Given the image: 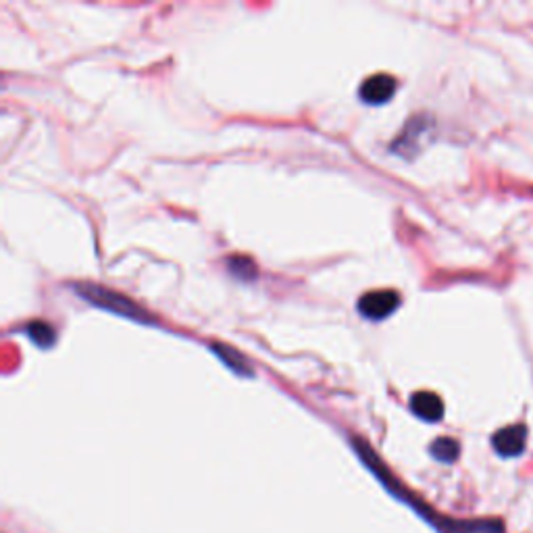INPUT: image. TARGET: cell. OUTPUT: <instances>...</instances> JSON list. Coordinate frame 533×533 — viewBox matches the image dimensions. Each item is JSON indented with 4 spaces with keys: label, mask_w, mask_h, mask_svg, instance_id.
I'll return each mask as SVG.
<instances>
[{
    "label": "cell",
    "mask_w": 533,
    "mask_h": 533,
    "mask_svg": "<svg viewBox=\"0 0 533 533\" xmlns=\"http://www.w3.org/2000/svg\"><path fill=\"white\" fill-rule=\"evenodd\" d=\"M78 292L86 298L88 302L97 304V307H100V309L125 315V317H130V319L148 323V319H144V317H148V315H146L142 309H138L136 304H131L128 298H123L122 294H115V292L105 290V288H98V285H84V288H78Z\"/></svg>",
    "instance_id": "6da1fadb"
},
{
    "label": "cell",
    "mask_w": 533,
    "mask_h": 533,
    "mask_svg": "<svg viewBox=\"0 0 533 533\" xmlns=\"http://www.w3.org/2000/svg\"><path fill=\"white\" fill-rule=\"evenodd\" d=\"M400 307V296L394 290H376L367 292L360 296L359 300V313L365 319L382 321L385 317H390Z\"/></svg>",
    "instance_id": "7a4b0ae2"
},
{
    "label": "cell",
    "mask_w": 533,
    "mask_h": 533,
    "mask_svg": "<svg viewBox=\"0 0 533 533\" xmlns=\"http://www.w3.org/2000/svg\"><path fill=\"white\" fill-rule=\"evenodd\" d=\"M396 80L388 73H377L360 84V100L367 105H384L396 94Z\"/></svg>",
    "instance_id": "3957f363"
},
{
    "label": "cell",
    "mask_w": 533,
    "mask_h": 533,
    "mask_svg": "<svg viewBox=\"0 0 533 533\" xmlns=\"http://www.w3.org/2000/svg\"><path fill=\"white\" fill-rule=\"evenodd\" d=\"M525 442H528V427L525 425H511V427L496 431V436L492 437L494 450L500 456H509V459L523 454Z\"/></svg>",
    "instance_id": "277c9868"
},
{
    "label": "cell",
    "mask_w": 533,
    "mask_h": 533,
    "mask_svg": "<svg viewBox=\"0 0 533 533\" xmlns=\"http://www.w3.org/2000/svg\"><path fill=\"white\" fill-rule=\"evenodd\" d=\"M410 409L419 419L429 423L440 421L444 417V402L434 392H417V394L410 398Z\"/></svg>",
    "instance_id": "5b68a950"
},
{
    "label": "cell",
    "mask_w": 533,
    "mask_h": 533,
    "mask_svg": "<svg viewBox=\"0 0 533 533\" xmlns=\"http://www.w3.org/2000/svg\"><path fill=\"white\" fill-rule=\"evenodd\" d=\"M442 533H504L496 519H475V521H442Z\"/></svg>",
    "instance_id": "8992f818"
},
{
    "label": "cell",
    "mask_w": 533,
    "mask_h": 533,
    "mask_svg": "<svg viewBox=\"0 0 533 533\" xmlns=\"http://www.w3.org/2000/svg\"><path fill=\"white\" fill-rule=\"evenodd\" d=\"M429 453L440 462H454L461 454V446L453 437H437V440L431 444Z\"/></svg>",
    "instance_id": "52a82bcc"
},
{
    "label": "cell",
    "mask_w": 533,
    "mask_h": 533,
    "mask_svg": "<svg viewBox=\"0 0 533 533\" xmlns=\"http://www.w3.org/2000/svg\"><path fill=\"white\" fill-rule=\"evenodd\" d=\"M28 335H30V340L40 348H50L55 344V329L44 321L30 323Z\"/></svg>",
    "instance_id": "ba28073f"
},
{
    "label": "cell",
    "mask_w": 533,
    "mask_h": 533,
    "mask_svg": "<svg viewBox=\"0 0 533 533\" xmlns=\"http://www.w3.org/2000/svg\"><path fill=\"white\" fill-rule=\"evenodd\" d=\"M215 352L219 354L221 359L225 360L227 365L232 367L233 371L242 373V376H250V369H249V363H246L242 354H238L236 351H232V348H224V346H215Z\"/></svg>",
    "instance_id": "9c48e42d"
},
{
    "label": "cell",
    "mask_w": 533,
    "mask_h": 533,
    "mask_svg": "<svg viewBox=\"0 0 533 533\" xmlns=\"http://www.w3.org/2000/svg\"><path fill=\"white\" fill-rule=\"evenodd\" d=\"M227 265H230V271L233 273L236 277H242V279H250L255 277V263L250 261V258H244V257H233L227 261Z\"/></svg>",
    "instance_id": "30bf717a"
}]
</instances>
